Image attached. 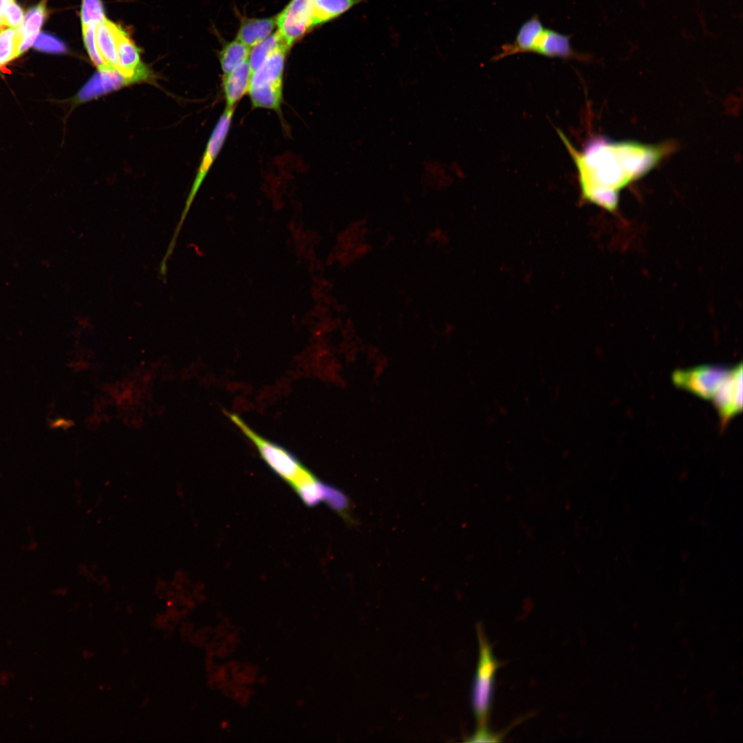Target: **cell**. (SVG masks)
Returning a JSON list of instances; mask_svg holds the SVG:
<instances>
[{
	"mask_svg": "<svg viewBox=\"0 0 743 743\" xmlns=\"http://www.w3.org/2000/svg\"><path fill=\"white\" fill-rule=\"evenodd\" d=\"M558 132L577 169L583 198L610 212L616 208L620 191L653 169L665 153L660 145L599 138L577 151Z\"/></svg>",
	"mask_w": 743,
	"mask_h": 743,
	"instance_id": "1",
	"label": "cell"
},
{
	"mask_svg": "<svg viewBox=\"0 0 743 743\" xmlns=\"http://www.w3.org/2000/svg\"><path fill=\"white\" fill-rule=\"evenodd\" d=\"M228 416L255 445L266 464L296 492L305 505H311L319 499L323 482L294 455L281 446L259 435L238 416L231 413Z\"/></svg>",
	"mask_w": 743,
	"mask_h": 743,
	"instance_id": "2",
	"label": "cell"
},
{
	"mask_svg": "<svg viewBox=\"0 0 743 743\" xmlns=\"http://www.w3.org/2000/svg\"><path fill=\"white\" fill-rule=\"evenodd\" d=\"M570 36L544 26L537 15H533L519 28L514 41L502 46L494 57L499 60L518 53L532 52L550 58H575L580 55L572 48Z\"/></svg>",
	"mask_w": 743,
	"mask_h": 743,
	"instance_id": "3",
	"label": "cell"
},
{
	"mask_svg": "<svg viewBox=\"0 0 743 743\" xmlns=\"http://www.w3.org/2000/svg\"><path fill=\"white\" fill-rule=\"evenodd\" d=\"M235 109V107H226L211 133V135L208 139L206 149L204 150L203 157L200 162L197 174L186 198L180 219L176 226V228L174 231L169 245L168 246L165 255L162 259L164 261H168L169 259L171 258L175 247L176 241L180 230L182 227L185 218L189 211L191 204L194 200V198L197 191H199L201 184L204 182L213 163L217 158L219 151H221L224 145V143L226 139L230 127Z\"/></svg>",
	"mask_w": 743,
	"mask_h": 743,
	"instance_id": "4",
	"label": "cell"
},
{
	"mask_svg": "<svg viewBox=\"0 0 743 743\" xmlns=\"http://www.w3.org/2000/svg\"><path fill=\"white\" fill-rule=\"evenodd\" d=\"M479 658L471 694L475 715L480 725L486 724L491 709L493 685L499 662L485 638L480 626L477 627Z\"/></svg>",
	"mask_w": 743,
	"mask_h": 743,
	"instance_id": "5",
	"label": "cell"
},
{
	"mask_svg": "<svg viewBox=\"0 0 743 743\" xmlns=\"http://www.w3.org/2000/svg\"><path fill=\"white\" fill-rule=\"evenodd\" d=\"M731 369L717 366H700L677 370L672 375L674 383L705 398H712Z\"/></svg>",
	"mask_w": 743,
	"mask_h": 743,
	"instance_id": "6",
	"label": "cell"
},
{
	"mask_svg": "<svg viewBox=\"0 0 743 743\" xmlns=\"http://www.w3.org/2000/svg\"><path fill=\"white\" fill-rule=\"evenodd\" d=\"M313 0H292L276 18L277 32L289 47L313 28Z\"/></svg>",
	"mask_w": 743,
	"mask_h": 743,
	"instance_id": "7",
	"label": "cell"
},
{
	"mask_svg": "<svg viewBox=\"0 0 743 743\" xmlns=\"http://www.w3.org/2000/svg\"><path fill=\"white\" fill-rule=\"evenodd\" d=\"M117 63L116 69L125 76L138 83H153L155 75L141 61L140 51L128 34L118 25L116 27Z\"/></svg>",
	"mask_w": 743,
	"mask_h": 743,
	"instance_id": "8",
	"label": "cell"
},
{
	"mask_svg": "<svg viewBox=\"0 0 743 743\" xmlns=\"http://www.w3.org/2000/svg\"><path fill=\"white\" fill-rule=\"evenodd\" d=\"M135 83L115 68L98 69L73 97L72 102L78 105Z\"/></svg>",
	"mask_w": 743,
	"mask_h": 743,
	"instance_id": "9",
	"label": "cell"
},
{
	"mask_svg": "<svg viewBox=\"0 0 743 743\" xmlns=\"http://www.w3.org/2000/svg\"><path fill=\"white\" fill-rule=\"evenodd\" d=\"M716 407L722 425L742 409V363L731 368L719 389L711 398Z\"/></svg>",
	"mask_w": 743,
	"mask_h": 743,
	"instance_id": "10",
	"label": "cell"
},
{
	"mask_svg": "<svg viewBox=\"0 0 743 743\" xmlns=\"http://www.w3.org/2000/svg\"><path fill=\"white\" fill-rule=\"evenodd\" d=\"M251 71L248 60L223 77V91L226 107H236L237 103L248 92Z\"/></svg>",
	"mask_w": 743,
	"mask_h": 743,
	"instance_id": "11",
	"label": "cell"
},
{
	"mask_svg": "<svg viewBox=\"0 0 743 743\" xmlns=\"http://www.w3.org/2000/svg\"><path fill=\"white\" fill-rule=\"evenodd\" d=\"M288 50L281 48L271 54L251 74L250 86L283 85L286 54Z\"/></svg>",
	"mask_w": 743,
	"mask_h": 743,
	"instance_id": "12",
	"label": "cell"
},
{
	"mask_svg": "<svg viewBox=\"0 0 743 743\" xmlns=\"http://www.w3.org/2000/svg\"><path fill=\"white\" fill-rule=\"evenodd\" d=\"M46 14V6L45 3L42 1L29 9L25 14L23 22L18 28L20 34L19 56L28 50L34 44L43 24Z\"/></svg>",
	"mask_w": 743,
	"mask_h": 743,
	"instance_id": "13",
	"label": "cell"
},
{
	"mask_svg": "<svg viewBox=\"0 0 743 743\" xmlns=\"http://www.w3.org/2000/svg\"><path fill=\"white\" fill-rule=\"evenodd\" d=\"M116 27L117 24L107 18L96 25V41L100 54L107 65L115 69L117 63Z\"/></svg>",
	"mask_w": 743,
	"mask_h": 743,
	"instance_id": "14",
	"label": "cell"
},
{
	"mask_svg": "<svg viewBox=\"0 0 743 743\" xmlns=\"http://www.w3.org/2000/svg\"><path fill=\"white\" fill-rule=\"evenodd\" d=\"M276 25V18L246 19L239 27L237 39L251 49L268 37Z\"/></svg>",
	"mask_w": 743,
	"mask_h": 743,
	"instance_id": "15",
	"label": "cell"
},
{
	"mask_svg": "<svg viewBox=\"0 0 743 743\" xmlns=\"http://www.w3.org/2000/svg\"><path fill=\"white\" fill-rule=\"evenodd\" d=\"M362 0H313V28L339 17Z\"/></svg>",
	"mask_w": 743,
	"mask_h": 743,
	"instance_id": "16",
	"label": "cell"
},
{
	"mask_svg": "<svg viewBox=\"0 0 743 743\" xmlns=\"http://www.w3.org/2000/svg\"><path fill=\"white\" fill-rule=\"evenodd\" d=\"M248 93L254 107L280 111L283 100V85L250 86Z\"/></svg>",
	"mask_w": 743,
	"mask_h": 743,
	"instance_id": "17",
	"label": "cell"
},
{
	"mask_svg": "<svg viewBox=\"0 0 743 743\" xmlns=\"http://www.w3.org/2000/svg\"><path fill=\"white\" fill-rule=\"evenodd\" d=\"M281 48L289 49L290 47L277 31L253 46L250 52L248 58V63L251 74H252L271 54Z\"/></svg>",
	"mask_w": 743,
	"mask_h": 743,
	"instance_id": "18",
	"label": "cell"
},
{
	"mask_svg": "<svg viewBox=\"0 0 743 743\" xmlns=\"http://www.w3.org/2000/svg\"><path fill=\"white\" fill-rule=\"evenodd\" d=\"M250 52V49L237 39L226 44L219 54L224 75L228 74L247 61Z\"/></svg>",
	"mask_w": 743,
	"mask_h": 743,
	"instance_id": "19",
	"label": "cell"
},
{
	"mask_svg": "<svg viewBox=\"0 0 743 743\" xmlns=\"http://www.w3.org/2000/svg\"><path fill=\"white\" fill-rule=\"evenodd\" d=\"M20 34L18 28H4L0 32V65L19 56Z\"/></svg>",
	"mask_w": 743,
	"mask_h": 743,
	"instance_id": "20",
	"label": "cell"
},
{
	"mask_svg": "<svg viewBox=\"0 0 743 743\" xmlns=\"http://www.w3.org/2000/svg\"><path fill=\"white\" fill-rule=\"evenodd\" d=\"M96 24L94 23L83 25V37L85 47L91 61L98 69H102L109 67L102 58L98 48L96 41Z\"/></svg>",
	"mask_w": 743,
	"mask_h": 743,
	"instance_id": "21",
	"label": "cell"
},
{
	"mask_svg": "<svg viewBox=\"0 0 743 743\" xmlns=\"http://www.w3.org/2000/svg\"><path fill=\"white\" fill-rule=\"evenodd\" d=\"M106 19L101 0H83L80 19L83 25L98 24Z\"/></svg>",
	"mask_w": 743,
	"mask_h": 743,
	"instance_id": "22",
	"label": "cell"
},
{
	"mask_svg": "<svg viewBox=\"0 0 743 743\" xmlns=\"http://www.w3.org/2000/svg\"><path fill=\"white\" fill-rule=\"evenodd\" d=\"M23 9L15 2L10 0L5 6L1 24L6 28H19L23 20Z\"/></svg>",
	"mask_w": 743,
	"mask_h": 743,
	"instance_id": "23",
	"label": "cell"
},
{
	"mask_svg": "<svg viewBox=\"0 0 743 743\" xmlns=\"http://www.w3.org/2000/svg\"><path fill=\"white\" fill-rule=\"evenodd\" d=\"M33 45L35 49L49 53L61 54L67 50L65 44L61 41L46 33H40Z\"/></svg>",
	"mask_w": 743,
	"mask_h": 743,
	"instance_id": "24",
	"label": "cell"
},
{
	"mask_svg": "<svg viewBox=\"0 0 743 743\" xmlns=\"http://www.w3.org/2000/svg\"><path fill=\"white\" fill-rule=\"evenodd\" d=\"M477 730L467 740L469 742H499L500 737L492 733L486 724L480 725Z\"/></svg>",
	"mask_w": 743,
	"mask_h": 743,
	"instance_id": "25",
	"label": "cell"
},
{
	"mask_svg": "<svg viewBox=\"0 0 743 743\" xmlns=\"http://www.w3.org/2000/svg\"><path fill=\"white\" fill-rule=\"evenodd\" d=\"M10 1V0H0V24H1V19H2V15H3L4 8Z\"/></svg>",
	"mask_w": 743,
	"mask_h": 743,
	"instance_id": "26",
	"label": "cell"
}]
</instances>
